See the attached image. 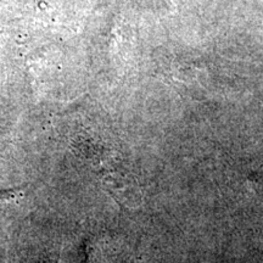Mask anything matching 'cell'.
<instances>
[{
	"label": "cell",
	"instance_id": "cell-1",
	"mask_svg": "<svg viewBox=\"0 0 263 263\" xmlns=\"http://www.w3.org/2000/svg\"><path fill=\"white\" fill-rule=\"evenodd\" d=\"M21 190H15V189H9V190H0V206L4 205V203H10L14 201L15 199H17L21 195Z\"/></svg>",
	"mask_w": 263,
	"mask_h": 263
}]
</instances>
